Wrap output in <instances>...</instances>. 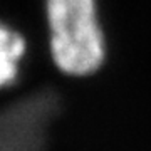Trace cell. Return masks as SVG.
<instances>
[{
	"mask_svg": "<svg viewBox=\"0 0 151 151\" xmlns=\"http://www.w3.org/2000/svg\"><path fill=\"white\" fill-rule=\"evenodd\" d=\"M50 50L69 76H87L104 60V39L94 0H47Z\"/></svg>",
	"mask_w": 151,
	"mask_h": 151,
	"instance_id": "6da1fadb",
	"label": "cell"
},
{
	"mask_svg": "<svg viewBox=\"0 0 151 151\" xmlns=\"http://www.w3.org/2000/svg\"><path fill=\"white\" fill-rule=\"evenodd\" d=\"M59 113L52 91H39L0 111V151H44Z\"/></svg>",
	"mask_w": 151,
	"mask_h": 151,
	"instance_id": "7a4b0ae2",
	"label": "cell"
},
{
	"mask_svg": "<svg viewBox=\"0 0 151 151\" xmlns=\"http://www.w3.org/2000/svg\"><path fill=\"white\" fill-rule=\"evenodd\" d=\"M25 52V40L9 27L0 25V87L15 81L19 60Z\"/></svg>",
	"mask_w": 151,
	"mask_h": 151,
	"instance_id": "3957f363",
	"label": "cell"
}]
</instances>
